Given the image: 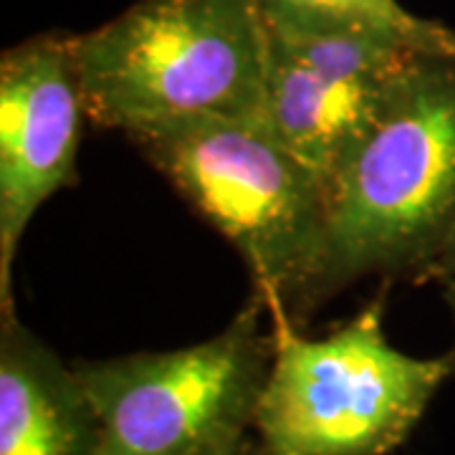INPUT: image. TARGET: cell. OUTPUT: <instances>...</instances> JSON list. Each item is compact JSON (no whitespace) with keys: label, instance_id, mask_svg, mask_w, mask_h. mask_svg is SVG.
I'll return each instance as SVG.
<instances>
[{"label":"cell","instance_id":"7c38bea8","mask_svg":"<svg viewBox=\"0 0 455 455\" xmlns=\"http://www.w3.org/2000/svg\"><path fill=\"white\" fill-rule=\"evenodd\" d=\"M443 286H445V296H448V301H451V307L455 311V281H445Z\"/></svg>","mask_w":455,"mask_h":455},{"label":"cell","instance_id":"30bf717a","mask_svg":"<svg viewBox=\"0 0 455 455\" xmlns=\"http://www.w3.org/2000/svg\"><path fill=\"white\" fill-rule=\"evenodd\" d=\"M196 455H268V451L251 427V430L238 433V435L215 440L211 445H205L203 451H197Z\"/></svg>","mask_w":455,"mask_h":455},{"label":"cell","instance_id":"8fae6325","mask_svg":"<svg viewBox=\"0 0 455 455\" xmlns=\"http://www.w3.org/2000/svg\"><path fill=\"white\" fill-rule=\"evenodd\" d=\"M427 278H440L443 283H445V281H455V233L453 238L448 241V245L443 248V253L438 256V260L433 263Z\"/></svg>","mask_w":455,"mask_h":455},{"label":"cell","instance_id":"8992f818","mask_svg":"<svg viewBox=\"0 0 455 455\" xmlns=\"http://www.w3.org/2000/svg\"><path fill=\"white\" fill-rule=\"evenodd\" d=\"M84 99L68 36H41L0 59V311H13V263L36 211L74 182Z\"/></svg>","mask_w":455,"mask_h":455},{"label":"cell","instance_id":"277c9868","mask_svg":"<svg viewBox=\"0 0 455 455\" xmlns=\"http://www.w3.org/2000/svg\"><path fill=\"white\" fill-rule=\"evenodd\" d=\"M377 296L331 334L304 337L271 311V364L253 433L268 455H387L455 374V352L412 357L385 337Z\"/></svg>","mask_w":455,"mask_h":455},{"label":"cell","instance_id":"ba28073f","mask_svg":"<svg viewBox=\"0 0 455 455\" xmlns=\"http://www.w3.org/2000/svg\"><path fill=\"white\" fill-rule=\"evenodd\" d=\"M400 82L379 86L339 79L296 59L268 38L263 119L331 188V180L372 130Z\"/></svg>","mask_w":455,"mask_h":455},{"label":"cell","instance_id":"3957f363","mask_svg":"<svg viewBox=\"0 0 455 455\" xmlns=\"http://www.w3.org/2000/svg\"><path fill=\"white\" fill-rule=\"evenodd\" d=\"M248 263L268 314L299 324L329 235V185L266 119H185L130 137Z\"/></svg>","mask_w":455,"mask_h":455},{"label":"cell","instance_id":"9c48e42d","mask_svg":"<svg viewBox=\"0 0 455 455\" xmlns=\"http://www.w3.org/2000/svg\"><path fill=\"white\" fill-rule=\"evenodd\" d=\"M263 11L319 20L382 38L392 46L455 59V31L440 20L415 16L400 0H259Z\"/></svg>","mask_w":455,"mask_h":455},{"label":"cell","instance_id":"7a4b0ae2","mask_svg":"<svg viewBox=\"0 0 455 455\" xmlns=\"http://www.w3.org/2000/svg\"><path fill=\"white\" fill-rule=\"evenodd\" d=\"M84 112L127 137L185 119H263L268 31L259 0H140L68 36Z\"/></svg>","mask_w":455,"mask_h":455},{"label":"cell","instance_id":"5b68a950","mask_svg":"<svg viewBox=\"0 0 455 455\" xmlns=\"http://www.w3.org/2000/svg\"><path fill=\"white\" fill-rule=\"evenodd\" d=\"M266 311L256 289L220 334L200 344L76 362L99 415L94 455H196L251 430L274 352Z\"/></svg>","mask_w":455,"mask_h":455},{"label":"cell","instance_id":"52a82bcc","mask_svg":"<svg viewBox=\"0 0 455 455\" xmlns=\"http://www.w3.org/2000/svg\"><path fill=\"white\" fill-rule=\"evenodd\" d=\"M99 415L74 364L0 311V455H94Z\"/></svg>","mask_w":455,"mask_h":455},{"label":"cell","instance_id":"6da1fadb","mask_svg":"<svg viewBox=\"0 0 455 455\" xmlns=\"http://www.w3.org/2000/svg\"><path fill=\"white\" fill-rule=\"evenodd\" d=\"M453 233L455 59L418 56L331 180L309 314L359 278H427Z\"/></svg>","mask_w":455,"mask_h":455}]
</instances>
